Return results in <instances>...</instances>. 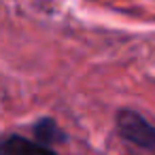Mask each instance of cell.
I'll return each mask as SVG.
<instances>
[{"instance_id": "cell-1", "label": "cell", "mask_w": 155, "mask_h": 155, "mask_svg": "<svg viewBox=\"0 0 155 155\" xmlns=\"http://www.w3.org/2000/svg\"><path fill=\"white\" fill-rule=\"evenodd\" d=\"M117 134L140 151L155 155V123L134 108H119L115 115Z\"/></svg>"}, {"instance_id": "cell-2", "label": "cell", "mask_w": 155, "mask_h": 155, "mask_svg": "<svg viewBox=\"0 0 155 155\" xmlns=\"http://www.w3.org/2000/svg\"><path fill=\"white\" fill-rule=\"evenodd\" d=\"M0 155H55L53 147L38 142L34 136L9 134L0 138Z\"/></svg>"}, {"instance_id": "cell-3", "label": "cell", "mask_w": 155, "mask_h": 155, "mask_svg": "<svg viewBox=\"0 0 155 155\" xmlns=\"http://www.w3.org/2000/svg\"><path fill=\"white\" fill-rule=\"evenodd\" d=\"M32 136H34L38 142L47 144V147H55V144H60L62 140H66L64 130H62V127L58 125V121L51 119V117L38 119V121L32 125Z\"/></svg>"}]
</instances>
